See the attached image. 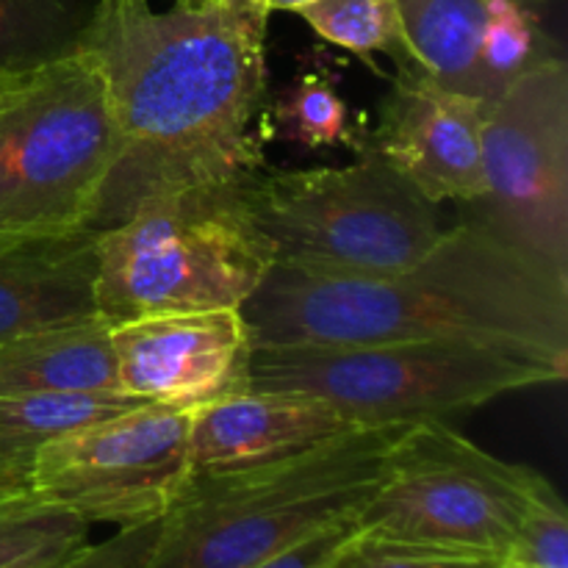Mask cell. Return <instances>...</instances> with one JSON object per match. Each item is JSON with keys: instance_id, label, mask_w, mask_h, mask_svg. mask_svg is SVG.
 <instances>
[{"instance_id": "cell-15", "label": "cell", "mask_w": 568, "mask_h": 568, "mask_svg": "<svg viewBox=\"0 0 568 568\" xmlns=\"http://www.w3.org/2000/svg\"><path fill=\"white\" fill-rule=\"evenodd\" d=\"M100 392H122L111 322L100 314L0 344V394Z\"/></svg>"}, {"instance_id": "cell-7", "label": "cell", "mask_w": 568, "mask_h": 568, "mask_svg": "<svg viewBox=\"0 0 568 568\" xmlns=\"http://www.w3.org/2000/svg\"><path fill=\"white\" fill-rule=\"evenodd\" d=\"M111 161L109 94L78 48L0 109V242L89 227Z\"/></svg>"}, {"instance_id": "cell-9", "label": "cell", "mask_w": 568, "mask_h": 568, "mask_svg": "<svg viewBox=\"0 0 568 568\" xmlns=\"http://www.w3.org/2000/svg\"><path fill=\"white\" fill-rule=\"evenodd\" d=\"M471 220L568 270V67L549 55L488 103Z\"/></svg>"}, {"instance_id": "cell-4", "label": "cell", "mask_w": 568, "mask_h": 568, "mask_svg": "<svg viewBox=\"0 0 568 568\" xmlns=\"http://www.w3.org/2000/svg\"><path fill=\"white\" fill-rule=\"evenodd\" d=\"M242 186L164 192L98 236V314L111 325L164 311L242 308L275 266Z\"/></svg>"}, {"instance_id": "cell-1", "label": "cell", "mask_w": 568, "mask_h": 568, "mask_svg": "<svg viewBox=\"0 0 568 568\" xmlns=\"http://www.w3.org/2000/svg\"><path fill=\"white\" fill-rule=\"evenodd\" d=\"M266 31L214 0H98L78 48L103 78L114 161L89 227L105 231L164 192L239 186L264 170L255 136Z\"/></svg>"}, {"instance_id": "cell-25", "label": "cell", "mask_w": 568, "mask_h": 568, "mask_svg": "<svg viewBox=\"0 0 568 568\" xmlns=\"http://www.w3.org/2000/svg\"><path fill=\"white\" fill-rule=\"evenodd\" d=\"M161 521L136 527H116L114 536L98 544H83L72 555L48 568H142L159 538Z\"/></svg>"}, {"instance_id": "cell-28", "label": "cell", "mask_w": 568, "mask_h": 568, "mask_svg": "<svg viewBox=\"0 0 568 568\" xmlns=\"http://www.w3.org/2000/svg\"><path fill=\"white\" fill-rule=\"evenodd\" d=\"M39 70H42V67H39ZM33 72H0V109H3V105L9 103V100L14 98L28 81H31Z\"/></svg>"}, {"instance_id": "cell-11", "label": "cell", "mask_w": 568, "mask_h": 568, "mask_svg": "<svg viewBox=\"0 0 568 568\" xmlns=\"http://www.w3.org/2000/svg\"><path fill=\"white\" fill-rule=\"evenodd\" d=\"M120 388L142 403L194 410L250 388L247 322L239 308L164 311L111 325Z\"/></svg>"}, {"instance_id": "cell-18", "label": "cell", "mask_w": 568, "mask_h": 568, "mask_svg": "<svg viewBox=\"0 0 568 568\" xmlns=\"http://www.w3.org/2000/svg\"><path fill=\"white\" fill-rule=\"evenodd\" d=\"M336 83L327 67L300 72L272 105L266 131L305 150L349 148L361 153L369 144V128L353 114Z\"/></svg>"}, {"instance_id": "cell-29", "label": "cell", "mask_w": 568, "mask_h": 568, "mask_svg": "<svg viewBox=\"0 0 568 568\" xmlns=\"http://www.w3.org/2000/svg\"><path fill=\"white\" fill-rule=\"evenodd\" d=\"M308 3H314V0H270V11H294L297 14Z\"/></svg>"}, {"instance_id": "cell-13", "label": "cell", "mask_w": 568, "mask_h": 568, "mask_svg": "<svg viewBox=\"0 0 568 568\" xmlns=\"http://www.w3.org/2000/svg\"><path fill=\"white\" fill-rule=\"evenodd\" d=\"M358 430L333 405L300 392L244 388L194 410L189 469L216 471L266 464Z\"/></svg>"}, {"instance_id": "cell-10", "label": "cell", "mask_w": 568, "mask_h": 568, "mask_svg": "<svg viewBox=\"0 0 568 568\" xmlns=\"http://www.w3.org/2000/svg\"><path fill=\"white\" fill-rule=\"evenodd\" d=\"M192 414L142 403L44 444L28 494L87 525L161 521L189 469Z\"/></svg>"}, {"instance_id": "cell-14", "label": "cell", "mask_w": 568, "mask_h": 568, "mask_svg": "<svg viewBox=\"0 0 568 568\" xmlns=\"http://www.w3.org/2000/svg\"><path fill=\"white\" fill-rule=\"evenodd\" d=\"M98 236L83 227L0 242V344L98 314Z\"/></svg>"}, {"instance_id": "cell-8", "label": "cell", "mask_w": 568, "mask_h": 568, "mask_svg": "<svg viewBox=\"0 0 568 568\" xmlns=\"http://www.w3.org/2000/svg\"><path fill=\"white\" fill-rule=\"evenodd\" d=\"M536 480V469L486 453L447 419L416 422L392 444L355 521L375 541L505 560Z\"/></svg>"}, {"instance_id": "cell-22", "label": "cell", "mask_w": 568, "mask_h": 568, "mask_svg": "<svg viewBox=\"0 0 568 568\" xmlns=\"http://www.w3.org/2000/svg\"><path fill=\"white\" fill-rule=\"evenodd\" d=\"M549 55L558 53L549 50L541 20L525 0H488L480 44V81L486 103H491L521 72Z\"/></svg>"}, {"instance_id": "cell-23", "label": "cell", "mask_w": 568, "mask_h": 568, "mask_svg": "<svg viewBox=\"0 0 568 568\" xmlns=\"http://www.w3.org/2000/svg\"><path fill=\"white\" fill-rule=\"evenodd\" d=\"M505 560L521 568H568V510L544 475L532 486L519 536Z\"/></svg>"}, {"instance_id": "cell-26", "label": "cell", "mask_w": 568, "mask_h": 568, "mask_svg": "<svg viewBox=\"0 0 568 568\" xmlns=\"http://www.w3.org/2000/svg\"><path fill=\"white\" fill-rule=\"evenodd\" d=\"M358 538V521L344 519L247 568H333Z\"/></svg>"}, {"instance_id": "cell-2", "label": "cell", "mask_w": 568, "mask_h": 568, "mask_svg": "<svg viewBox=\"0 0 568 568\" xmlns=\"http://www.w3.org/2000/svg\"><path fill=\"white\" fill-rule=\"evenodd\" d=\"M239 311L253 347L469 342L568 372V270L471 216L394 272L275 264Z\"/></svg>"}, {"instance_id": "cell-19", "label": "cell", "mask_w": 568, "mask_h": 568, "mask_svg": "<svg viewBox=\"0 0 568 568\" xmlns=\"http://www.w3.org/2000/svg\"><path fill=\"white\" fill-rule=\"evenodd\" d=\"M98 0H0V72H33L81 44Z\"/></svg>"}, {"instance_id": "cell-30", "label": "cell", "mask_w": 568, "mask_h": 568, "mask_svg": "<svg viewBox=\"0 0 568 568\" xmlns=\"http://www.w3.org/2000/svg\"><path fill=\"white\" fill-rule=\"evenodd\" d=\"M497 568H521V566L514 564V560H503V564H499Z\"/></svg>"}, {"instance_id": "cell-6", "label": "cell", "mask_w": 568, "mask_h": 568, "mask_svg": "<svg viewBox=\"0 0 568 568\" xmlns=\"http://www.w3.org/2000/svg\"><path fill=\"white\" fill-rule=\"evenodd\" d=\"M242 200L275 264L297 270H403L444 231L438 205L416 192L372 142L342 166L255 172L242 186Z\"/></svg>"}, {"instance_id": "cell-24", "label": "cell", "mask_w": 568, "mask_h": 568, "mask_svg": "<svg viewBox=\"0 0 568 568\" xmlns=\"http://www.w3.org/2000/svg\"><path fill=\"white\" fill-rule=\"evenodd\" d=\"M499 564H503L499 558L442 552V549L408 547V544L361 536L333 568H497Z\"/></svg>"}, {"instance_id": "cell-3", "label": "cell", "mask_w": 568, "mask_h": 568, "mask_svg": "<svg viewBox=\"0 0 568 568\" xmlns=\"http://www.w3.org/2000/svg\"><path fill=\"white\" fill-rule=\"evenodd\" d=\"M405 427H358L266 464L192 471L142 568H247L355 519Z\"/></svg>"}, {"instance_id": "cell-21", "label": "cell", "mask_w": 568, "mask_h": 568, "mask_svg": "<svg viewBox=\"0 0 568 568\" xmlns=\"http://www.w3.org/2000/svg\"><path fill=\"white\" fill-rule=\"evenodd\" d=\"M325 42L361 55L388 53L399 67H416L394 0H314L297 11Z\"/></svg>"}, {"instance_id": "cell-27", "label": "cell", "mask_w": 568, "mask_h": 568, "mask_svg": "<svg viewBox=\"0 0 568 568\" xmlns=\"http://www.w3.org/2000/svg\"><path fill=\"white\" fill-rule=\"evenodd\" d=\"M220 9H225L227 14L236 17V20L250 22V26L266 31V20H270V0H214Z\"/></svg>"}, {"instance_id": "cell-12", "label": "cell", "mask_w": 568, "mask_h": 568, "mask_svg": "<svg viewBox=\"0 0 568 568\" xmlns=\"http://www.w3.org/2000/svg\"><path fill=\"white\" fill-rule=\"evenodd\" d=\"M488 103L399 67L369 142L430 203L483 197V122Z\"/></svg>"}, {"instance_id": "cell-16", "label": "cell", "mask_w": 568, "mask_h": 568, "mask_svg": "<svg viewBox=\"0 0 568 568\" xmlns=\"http://www.w3.org/2000/svg\"><path fill=\"white\" fill-rule=\"evenodd\" d=\"M142 405L122 392L0 394V499L28 494L33 458L44 444Z\"/></svg>"}, {"instance_id": "cell-20", "label": "cell", "mask_w": 568, "mask_h": 568, "mask_svg": "<svg viewBox=\"0 0 568 568\" xmlns=\"http://www.w3.org/2000/svg\"><path fill=\"white\" fill-rule=\"evenodd\" d=\"M83 519L33 494L0 499V568H48L89 541Z\"/></svg>"}, {"instance_id": "cell-5", "label": "cell", "mask_w": 568, "mask_h": 568, "mask_svg": "<svg viewBox=\"0 0 568 568\" xmlns=\"http://www.w3.org/2000/svg\"><path fill=\"white\" fill-rule=\"evenodd\" d=\"M566 375L547 361L483 344L399 342L253 347L247 383L311 394L355 427H386L449 419Z\"/></svg>"}, {"instance_id": "cell-17", "label": "cell", "mask_w": 568, "mask_h": 568, "mask_svg": "<svg viewBox=\"0 0 568 568\" xmlns=\"http://www.w3.org/2000/svg\"><path fill=\"white\" fill-rule=\"evenodd\" d=\"M410 59L442 87L486 103L480 44L488 0H394Z\"/></svg>"}]
</instances>
